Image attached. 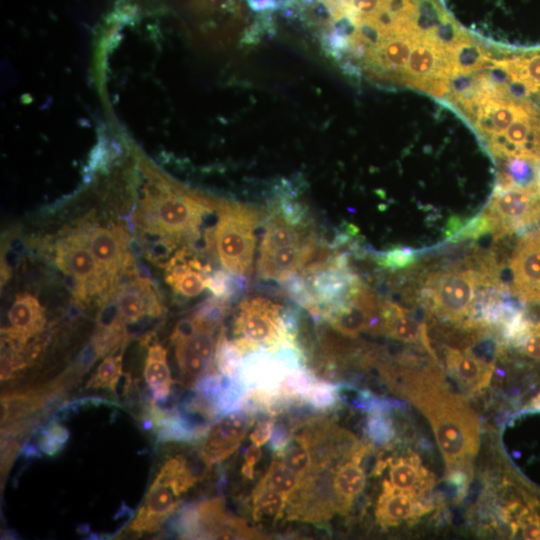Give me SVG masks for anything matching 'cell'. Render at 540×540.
<instances>
[{"label":"cell","instance_id":"cell-19","mask_svg":"<svg viewBox=\"0 0 540 540\" xmlns=\"http://www.w3.org/2000/svg\"><path fill=\"white\" fill-rule=\"evenodd\" d=\"M418 498L413 494L395 490L384 481L383 492L376 508L378 521L382 525L393 526L427 512L426 504H422Z\"/></svg>","mask_w":540,"mask_h":540},{"label":"cell","instance_id":"cell-20","mask_svg":"<svg viewBox=\"0 0 540 540\" xmlns=\"http://www.w3.org/2000/svg\"><path fill=\"white\" fill-rule=\"evenodd\" d=\"M393 489L420 497L433 485L432 475L420 463L417 456L391 460L389 481Z\"/></svg>","mask_w":540,"mask_h":540},{"label":"cell","instance_id":"cell-27","mask_svg":"<svg viewBox=\"0 0 540 540\" xmlns=\"http://www.w3.org/2000/svg\"><path fill=\"white\" fill-rule=\"evenodd\" d=\"M122 376V355H110L98 366L87 386L93 388L108 389L111 392L116 391V387Z\"/></svg>","mask_w":540,"mask_h":540},{"label":"cell","instance_id":"cell-28","mask_svg":"<svg viewBox=\"0 0 540 540\" xmlns=\"http://www.w3.org/2000/svg\"><path fill=\"white\" fill-rule=\"evenodd\" d=\"M374 260L384 270H402L415 262L416 252L410 247L396 246L382 252H377L374 255Z\"/></svg>","mask_w":540,"mask_h":540},{"label":"cell","instance_id":"cell-2","mask_svg":"<svg viewBox=\"0 0 540 540\" xmlns=\"http://www.w3.org/2000/svg\"><path fill=\"white\" fill-rule=\"evenodd\" d=\"M233 333V342L243 356L260 348L273 351L299 345L298 332L286 325L282 306L264 296H249L240 302Z\"/></svg>","mask_w":540,"mask_h":540},{"label":"cell","instance_id":"cell-25","mask_svg":"<svg viewBox=\"0 0 540 540\" xmlns=\"http://www.w3.org/2000/svg\"><path fill=\"white\" fill-rule=\"evenodd\" d=\"M208 288L215 297L230 302L242 295L247 288L246 277L228 270H218L209 274L206 279Z\"/></svg>","mask_w":540,"mask_h":540},{"label":"cell","instance_id":"cell-10","mask_svg":"<svg viewBox=\"0 0 540 540\" xmlns=\"http://www.w3.org/2000/svg\"><path fill=\"white\" fill-rule=\"evenodd\" d=\"M56 262L61 270L78 281L80 297L86 295L88 288L92 293L101 292L111 285L90 249L88 238L81 235H71L60 241Z\"/></svg>","mask_w":540,"mask_h":540},{"label":"cell","instance_id":"cell-37","mask_svg":"<svg viewBox=\"0 0 540 540\" xmlns=\"http://www.w3.org/2000/svg\"><path fill=\"white\" fill-rule=\"evenodd\" d=\"M323 1L331 10L333 14V20L342 14L348 9L352 0H321Z\"/></svg>","mask_w":540,"mask_h":540},{"label":"cell","instance_id":"cell-35","mask_svg":"<svg viewBox=\"0 0 540 540\" xmlns=\"http://www.w3.org/2000/svg\"><path fill=\"white\" fill-rule=\"evenodd\" d=\"M522 520V535L526 539H540V520L537 515H527Z\"/></svg>","mask_w":540,"mask_h":540},{"label":"cell","instance_id":"cell-26","mask_svg":"<svg viewBox=\"0 0 540 540\" xmlns=\"http://www.w3.org/2000/svg\"><path fill=\"white\" fill-rule=\"evenodd\" d=\"M214 358L219 373L224 377L235 376L241 366L243 355L234 342L228 340L225 329L218 337Z\"/></svg>","mask_w":540,"mask_h":540},{"label":"cell","instance_id":"cell-33","mask_svg":"<svg viewBox=\"0 0 540 540\" xmlns=\"http://www.w3.org/2000/svg\"><path fill=\"white\" fill-rule=\"evenodd\" d=\"M262 457V450L260 446L252 443L248 446L244 453L245 462L242 466V474L251 479L254 474V467Z\"/></svg>","mask_w":540,"mask_h":540},{"label":"cell","instance_id":"cell-7","mask_svg":"<svg viewBox=\"0 0 540 540\" xmlns=\"http://www.w3.org/2000/svg\"><path fill=\"white\" fill-rule=\"evenodd\" d=\"M344 336L356 337L365 331L380 332V301L358 278L347 299L322 319Z\"/></svg>","mask_w":540,"mask_h":540},{"label":"cell","instance_id":"cell-30","mask_svg":"<svg viewBox=\"0 0 540 540\" xmlns=\"http://www.w3.org/2000/svg\"><path fill=\"white\" fill-rule=\"evenodd\" d=\"M69 438L67 428L58 423L48 424L38 439L39 449L46 455L54 456L65 446Z\"/></svg>","mask_w":540,"mask_h":540},{"label":"cell","instance_id":"cell-15","mask_svg":"<svg viewBox=\"0 0 540 540\" xmlns=\"http://www.w3.org/2000/svg\"><path fill=\"white\" fill-rule=\"evenodd\" d=\"M447 370L455 381L467 392H475L488 385L493 374V365L472 352L447 348L445 352Z\"/></svg>","mask_w":540,"mask_h":540},{"label":"cell","instance_id":"cell-24","mask_svg":"<svg viewBox=\"0 0 540 540\" xmlns=\"http://www.w3.org/2000/svg\"><path fill=\"white\" fill-rule=\"evenodd\" d=\"M288 501L282 493L258 484L253 491V516L256 520H276L282 516Z\"/></svg>","mask_w":540,"mask_h":540},{"label":"cell","instance_id":"cell-22","mask_svg":"<svg viewBox=\"0 0 540 540\" xmlns=\"http://www.w3.org/2000/svg\"><path fill=\"white\" fill-rule=\"evenodd\" d=\"M277 454L288 468L304 480L314 472L311 449L303 432L291 436Z\"/></svg>","mask_w":540,"mask_h":540},{"label":"cell","instance_id":"cell-9","mask_svg":"<svg viewBox=\"0 0 540 540\" xmlns=\"http://www.w3.org/2000/svg\"><path fill=\"white\" fill-rule=\"evenodd\" d=\"M510 292L523 303H540V227L520 236L510 259Z\"/></svg>","mask_w":540,"mask_h":540},{"label":"cell","instance_id":"cell-34","mask_svg":"<svg viewBox=\"0 0 540 540\" xmlns=\"http://www.w3.org/2000/svg\"><path fill=\"white\" fill-rule=\"evenodd\" d=\"M273 426V421L270 419H265L257 423L252 433L250 434V439L252 443L258 446H262L267 441H269L272 434Z\"/></svg>","mask_w":540,"mask_h":540},{"label":"cell","instance_id":"cell-18","mask_svg":"<svg viewBox=\"0 0 540 540\" xmlns=\"http://www.w3.org/2000/svg\"><path fill=\"white\" fill-rule=\"evenodd\" d=\"M119 317L127 323H134L145 315L158 316L161 305L148 281L135 280L121 289L117 297Z\"/></svg>","mask_w":540,"mask_h":540},{"label":"cell","instance_id":"cell-38","mask_svg":"<svg viewBox=\"0 0 540 540\" xmlns=\"http://www.w3.org/2000/svg\"><path fill=\"white\" fill-rule=\"evenodd\" d=\"M532 404L535 408H540V393L533 400Z\"/></svg>","mask_w":540,"mask_h":540},{"label":"cell","instance_id":"cell-14","mask_svg":"<svg viewBox=\"0 0 540 540\" xmlns=\"http://www.w3.org/2000/svg\"><path fill=\"white\" fill-rule=\"evenodd\" d=\"M365 454L364 447H357L350 459L340 464L333 472L331 492L333 505L340 512H346L365 487L366 476L360 465Z\"/></svg>","mask_w":540,"mask_h":540},{"label":"cell","instance_id":"cell-21","mask_svg":"<svg viewBox=\"0 0 540 540\" xmlns=\"http://www.w3.org/2000/svg\"><path fill=\"white\" fill-rule=\"evenodd\" d=\"M144 378L154 400L163 401L169 396L173 380L167 363V351L159 343L148 348Z\"/></svg>","mask_w":540,"mask_h":540},{"label":"cell","instance_id":"cell-36","mask_svg":"<svg viewBox=\"0 0 540 540\" xmlns=\"http://www.w3.org/2000/svg\"><path fill=\"white\" fill-rule=\"evenodd\" d=\"M291 435L282 424H274L272 434L269 439L270 446L275 451H280L288 442Z\"/></svg>","mask_w":540,"mask_h":540},{"label":"cell","instance_id":"cell-31","mask_svg":"<svg viewBox=\"0 0 540 540\" xmlns=\"http://www.w3.org/2000/svg\"><path fill=\"white\" fill-rule=\"evenodd\" d=\"M338 385L326 381L314 382L310 391L304 398L310 406L316 409L333 407L339 398Z\"/></svg>","mask_w":540,"mask_h":540},{"label":"cell","instance_id":"cell-13","mask_svg":"<svg viewBox=\"0 0 540 540\" xmlns=\"http://www.w3.org/2000/svg\"><path fill=\"white\" fill-rule=\"evenodd\" d=\"M380 332L405 343H418L431 352L426 325L392 301H380Z\"/></svg>","mask_w":540,"mask_h":540},{"label":"cell","instance_id":"cell-8","mask_svg":"<svg viewBox=\"0 0 540 540\" xmlns=\"http://www.w3.org/2000/svg\"><path fill=\"white\" fill-rule=\"evenodd\" d=\"M188 488L176 479L157 472L146 497L129 526L137 534L154 533L175 512Z\"/></svg>","mask_w":540,"mask_h":540},{"label":"cell","instance_id":"cell-23","mask_svg":"<svg viewBox=\"0 0 540 540\" xmlns=\"http://www.w3.org/2000/svg\"><path fill=\"white\" fill-rule=\"evenodd\" d=\"M303 482L304 479L278 459L272 462L258 484L282 493L290 500L301 489Z\"/></svg>","mask_w":540,"mask_h":540},{"label":"cell","instance_id":"cell-4","mask_svg":"<svg viewBox=\"0 0 540 540\" xmlns=\"http://www.w3.org/2000/svg\"><path fill=\"white\" fill-rule=\"evenodd\" d=\"M216 202L171 186L149 198L146 223L171 244L190 243L198 237L203 216L216 209Z\"/></svg>","mask_w":540,"mask_h":540},{"label":"cell","instance_id":"cell-29","mask_svg":"<svg viewBox=\"0 0 540 540\" xmlns=\"http://www.w3.org/2000/svg\"><path fill=\"white\" fill-rule=\"evenodd\" d=\"M386 410H372L368 412L366 432L368 437L378 445L391 441L395 435L394 427Z\"/></svg>","mask_w":540,"mask_h":540},{"label":"cell","instance_id":"cell-16","mask_svg":"<svg viewBox=\"0 0 540 540\" xmlns=\"http://www.w3.org/2000/svg\"><path fill=\"white\" fill-rule=\"evenodd\" d=\"M8 318L11 327L4 332L9 339L20 344H25L30 337L39 333L45 323L44 309L31 294H20L15 298Z\"/></svg>","mask_w":540,"mask_h":540},{"label":"cell","instance_id":"cell-17","mask_svg":"<svg viewBox=\"0 0 540 540\" xmlns=\"http://www.w3.org/2000/svg\"><path fill=\"white\" fill-rule=\"evenodd\" d=\"M188 250L182 249L168 265L167 283L185 297H195L206 288L210 268L196 258H187Z\"/></svg>","mask_w":540,"mask_h":540},{"label":"cell","instance_id":"cell-11","mask_svg":"<svg viewBox=\"0 0 540 540\" xmlns=\"http://www.w3.org/2000/svg\"><path fill=\"white\" fill-rule=\"evenodd\" d=\"M251 426L248 413L241 409L221 415L207 431L201 449L206 464L229 457L241 444Z\"/></svg>","mask_w":540,"mask_h":540},{"label":"cell","instance_id":"cell-5","mask_svg":"<svg viewBox=\"0 0 540 540\" xmlns=\"http://www.w3.org/2000/svg\"><path fill=\"white\" fill-rule=\"evenodd\" d=\"M482 279L480 267L433 273L426 281L422 296L439 317L460 321L469 317Z\"/></svg>","mask_w":540,"mask_h":540},{"label":"cell","instance_id":"cell-6","mask_svg":"<svg viewBox=\"0 0 540 540\" xmlns=\"http://www.w3.org/2000/svg\"><path fill=\"white\" fill-rule=\"evenodd\" d=\"M214 329L194 315L176 325L171 340L179 369L187 381L196 382L209 370L216 347Z\"/></svg>","mask_w":540,"mask_h":540},{"label":"cell","instance_id":"cell-3","mask_svg":"<svg viewBox=\"0 0 540 540\" xmlns=\"http://www.w3.org/2000/svg\"><path fill=\"white\" fill-rule=\"evenodd\" d=\"M218 220L213 231V245L222 266L248 276L252 272L256 244L255 229L259 214L252 206L217 201Z\"/></svg>","mask_w":540,"mask_h":540},{"label":"cell","instance_id":"cell-32","mask_svg":"<svg viewBox=\"0 0 540 540\" xmlns=\"http://www.w3.org/2000/svg\"><path fill=\"white\" fill-rule=\"evenodd\" d=\"M384 0H352L344 14L353 22L371 17Z\"/></svg>","mask_w":540,"mask_h":540},{"label":"cell","instance_id":"cell-1","mask_svg":"<svg viewBox=\"0 0 540 540\" xmlns=\"http://www.w3.org/2000/svg\"><path fill=\"white\" fill-rule=\"evenodd\" d=\"M403 393L430 421L446 466L470 463L479 447V420L458 395L447 390L437 370L407 372Z\"/></svg>","mask_w":540,"mask_h":540},{"label":"cell","instance_id":"cell-12","mask_svg":"<svg viewBox=\"0 0 540 540\" xmlns=\"http://www.w3.org/2000/svg\"><path fill=\"white\" fill-rule=\"evenodd\" d=\"M88 243L101 270L111 284L120 271L131 265L132 259L127 252V238L123 230L96 228L91 232Z\"/></svg>","mask_w":540,"mask_h":540}]
</instances>
